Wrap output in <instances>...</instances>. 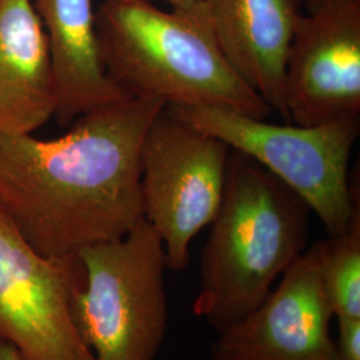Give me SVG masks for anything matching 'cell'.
<instances>
[{"label": "cell", "instance_id": "cell-1", "mask_svg": "<svg viewBox=\"0 0 360 360\" xmlns=\"http://www.w3.org/2000/svg\"><path fill=\"white\" fill-rule=\"evenodd\" d=\"M163 107L127 98L56 139L0 132V211L49 257L124 236L143 219L141 150Z\"/></svg>", "mask_w": 360, "mask_h": 360}, {"label": "cell", "instance_id": "cell-2", "mask_svg": "<svg viewBox=\"0 0 360 360\" xmlns=\"http://www.w3.org/2000/svg\"><path fill=\"white\" fill-rule=\"evenodd\" d=\"M309 214L281 180L232 150L223 199L200 255L193 315L220 333L257 309L306 251Z\"/></svg>", "mask_w": 360, "mask_h": 360}, {"label": "cell", "instance_id": "cell-3", "mask_svg": "<svg viewBox=\"0 0 360 360\" xmlns=\"http://www.w3.org/2000/svg\"><path fill=\"white\" fill-rule=\"evenodd\" d=\"M96 30L104 70L129 98L255 119L272 114L230 65L210 20L143 0H104Z\"/></svg>", "mask_w": 360, "mask_h": 360}, {"label": "cell", "instance_id": "cell-4", "mask_svg": "<svg viewBox=\"0 0 360 360\" xmlns=\"http://www.w3.org/2000/svg\"><path fill=\"white\" fill-rule=\"evenodd\" d=\"M84 283L72 318L94 360H155L168 328L165 245L141 219L124 236L79 252Z\"/></svg>", "mask_w": 360, "mask_h": 360}, {"label": "cell", "instance_id": "cell-5", "mask_svg": "<svg viewBox=\"0 0 360 360\" xmlns=\"http://www.w3.org/2000/svg\"><path fill=\"white\" fill-rule=\"evenodd\" d=\"M169 108L281 180L322 221L328 236L347 231L359 211V196L348 180L359 117L299 126L269 123L223 108Z\"/></svg>", "mask_w": 360, "mask_h": 360}, {"label": "cell", "instance_id": "cell-6", "mask_svg": "<svg viewBox=\"0 0 360 360\" xmlns=\"http://www.w3.org/2000/svg\"><path fill=\"white\" fill-rule=\"evenodd\" d=\"M231 151L169 107L147 129L141 150L143 219L163 242L168 270L187 269L193 238L215 218Z\"/></svg>", "mask_w": 360, "mask_h": 360}, {"label": "cell", "instance_id": "cell-7", "mask_svg": "<svg viewBox=\"0 0 360 360\" xmlns=\"http://www.w3.org/2000/svg\"><path fill=\"white\" fill-rule=\"evenodd\" d=\"M83 283L79 257L40 254L0 211V342L22 360H94L71 309Z\"/></svg>", "mask_w": 360, "mask_h": 360}, {"label": "cell", "instance_id": "cell-8", "mask_svg": "<svg viewBox=\"0 0 360 360\" xmlns=\"http://www.w3.org/2000/svg\"><path fill=\"white\" fill-rule=\"evenodd\" d=\"M285 119L316 126L360 114V0L299 13L284 65Z\"/></svg>", "mask_w": 360, "mask_h": 360}, {"label": "cell", "instance_id": "cell-9", "mask_svg": "<svg viewBox=\"0 0 360 360\" xmlns=\"http://www.w3.org/2000/svg\"><path fill=\"white\" fill-rule=\"evenodd\" d=\"M324 240L307 247L270 294L243 319L218 333L221 360H336L334 319L322 279Z\"/></svg>", "mask_w": 360, "mask_h": 360}, {"label": "cell", "instance_id": "cell-10", "mask_svg": "<svg viewBox=\"0 0 360 360\" xmlns=\"http://www.w3.org/2000/svg\"><path fill=\"white\" fill-rule=\"evenodd\" d=\"M44 28L62 126L129 96L104 70L94 0H31Z\"/></svg>", "mask_w": 360, "mask_h": 360}, {"label": "cell", "instance_id": "cell-11", "mask_svg": "<svg viewBox=\"0 0 360 360\" xmlns=\"http://www.w3.org/2000/svg\"><path fill=\"white\" fill-rule=\"evenodd\" d=\"M220 50L272 111L285 117L284 65L299 6L296 0H210Z\"/></svg>", "mask_w": 360, "mask_h": 360}, {"label": "cell", "instance_id": "cell-12", "mask_svg": "<svg viewBox=\"0 0 360 360\" xmlns=\"http://www.w3.org/2000/svg\"><path fill=\"white\" fill-rule=\"evenodd\" d=\"M56 112L47 37L31 0H0V132L34 134Z\"/></svg>", "mask_w": 360, "mask_h": 360}, {"label": "cell", "instance_id": "cell-13", "mask_svg": "<svg viewBox=\"0 0 360 360\" xmlns=\"http://www.w3.org/2000/svg\"><path fill=\"white\" fill-rule=\"evenodd\" d=\"M322 279L335 319H360V210L347 231L324 240Z\"/></svg>", "mask_w": 360, "mask_h": 360}, {"label": "cell", "instance_id": "cell-14", "mask_svg": "<svg viewBox=\"0 0 360 360\" xmlns=\"http://www.w3.org/2000/svg\"><path fill=\"white\" fill-rule=\"evenodd\" d=\"M336 360H360V319L338 321Z\"/></svg>", "mask_w": 360, "mask_h": 360}, {"label": "cell", "instance_id": "cell-15", "mask_svg": "<svg viewBox=\"0 0 360 360\" xmlns=\"http://www.w3.org/2000/svg\"><path fill=\"white\" fill-rule=\"evenodd\" d=\"M143 1H148V3L163 1L174 11L210 20V7H208L210 0H143Z\"/></svg>", "mask_w": 360, "mask_h": 360}, {"label": "cell", "instance_id": "cell-16", "mask_svg": "<svg viewBox=\"0 0 360 360\" xmlns=\"http://www.w3.org/2000/svg\"><path fill=\"white\" fill-rule=\"evenodd\" d=\"M0 360H22V358L10 343L0 342Z\"/></svg>", "mask_w": 360, "mask_h": 360}, {"label": "cell", "instance_id": "cell-17", "mask_svg": "<svg viewBox=\"0 0 360 360\" xmlns=\"http://www.w3.org/2000/svg\"><path fill=\"white\" fill-rule=\"evenodd\" d=\"M304 3V7L307 10V13L315 11L321 7L328 6V4H334V3H340V1H348V0H302Z\"/></svg>", "mask_w": 360, "mask_h": 360}, {"label": "cell", "instance_id": "cell-18", "mask_svg": "<svg viewBox=\"0 0 360 360\" xmlns=\"http://www.w3.org/2000/svg\"><path fill=\"white\" fill-rule=\"evenodd\" d=\"M208 360H221V359H218V358H214V356H211V358H210V359Z\"/></svg>", "mask_w": 360, "mask_h": 360}]
</instances>
